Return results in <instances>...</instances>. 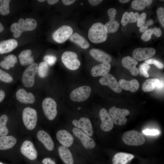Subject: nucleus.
<instances>
[{"instance_id": "f257e3e1", "label": "nucleus", "mask_w": 164, "mask_h": 164, "mask_svg": "<svg viewBox=\"0 0 164 164\" xmlns=\"http://www.w3.org/2000/svg\"><path fill=\"white\" fill-rule=\"evenodd\" d=\"M37 23L36 21L32 18H26L25 20L23 19H19L18 23L12 24L10 30L14 33L13 36L16 38L19 37L25 31L34 30L36 27Z\"/></svg>"}, {"instance_id": "f03ea898", "label": "nucleus", "mask_w": 164, "mask_h": 164, "mask_svg": "<svg viewBox=\"0 0 164 164\" xmlns=\"http://www.w3.org/2000/svg\"><path fill=\"white\" fill-rule=\"evenodd\" d=\"M107 33L104 25L101 22H97L94 24L89 29L88 36L91 42L98 43L107 40Z\"/></svg>"}, {"instance_id": "7ed1b4c3", "label": "nucleus", "mask_w": 164, "mask_h": 164, "mask_svg": "<svg viewBox=\"0 0 164 164\" xmlns=\"http://www.w3.org/2000/svg\"><path fill=\"white\" fill-rule=\"evenodd\" d=\"M122 139L124 143L132 146L142 145L145 141V138L142 133L134 130L125 132L122 136Z\"/></svg>"}, {"instance_id": "20e7f679", "label": "nucleus", "mask_w": 164, "mask_h": 164, "mask_svg": "<svg viewBox=\"0 0 164 164\" xmlns=\"http://www.w3.org/2000/svg\"><path fill=\"white\" fill-rule=\"evenodd\" d=\"M22 120L24 124L29 130H32L36 127L37 121L36 111L32 108L27 107L22 112Z\"/></svg>"}, {"instance_id": "39448f33", "label": "nucleus", "mask_w": 164, "mask_h": 164, "mask_svg": "<svg viewBox=\"0 0 164 164\" xmlns=\"http://www.w3.org/2000/svg\"><path fill=\"white\" fill-rule=\"evenodd\" d=\"M78 56L75 52L71 51L64 52L61 56L63 63L68 69L71 70L77 69L80 65V63L77 59Z\"/></svg>"}, {"instance_id": "423d86ee", "label": "nucleus", "mask_w": 164, "mask_h": 164, "mask_svg": "<svg viewBox=\"0 0 164 164\" xmlns=\"http://www.w3.org/2000/svg\"><path fill=\"white\" fill-rule=\"evenodd\" d=\"M109 112L114 123L120 125L126 124L127 119L125 117L130 114L128 110L116 108L115 106L110 108Z\"/></svg>"}, {"instance_id": "0eeeda50", "label": "nucleus", "mask_w": 164, "mask_h": 164, "mask_svg": "<svg viewBox=\"0 0 164 164\" xmlns=\"http://www.w3.org/2000/svg\"><path fill=\"white\" fill-rule=\"evenodd\" d=\"M38 65L36 63L30 65L24 72L22 77V82L26 87H30L34 84L35 76L38 68Z\"/></svg>"}, {"instance_id": "6e6552de", "label": "nucleus", "mask_w": 164, "mask_h": 164, "mask_svg": "<svg viewBox=\"0 0 164 164\" xmlns=\"http://www.w3.org/2000/svg\"><path fill=\"white\" fill-rule=\"evenodd\" d=\"M42 106L44 114L50 120H53L57 114V104L53 99L47 97L42 103Z\"/></svg>"}, {"instance_id": "1a4fd4ad", "label": "nucleus", "mask_w": 164, "mask_h": 164, "mask_svg": "<svg viewBox=\"0 0 164 164\" xmlns=\"http://www.w3.org/2000/svg\"><path fill=\"white\" fill-rule=\"evenodd\" d=\"M73 33L72 28L67 25L60 27L52 35L53 39L58 43H62L70 38Z\"/></svg>"}, {"instance_id": "9d476101", "label": "nucleus", "mask_w": 164, "mask_h": 164, "mask_svg": "<svg viewBox=\"0 0 164 164\" xmlns=\"http://www.w3.org/2000/svg\"><path fill=\"white\" fill-rule=\"evenodd\" d=\"M91 92V89L89 86H81L74 89L71 92L70 98L74 101H83L88 98Z\"/></svg>"}, {"instance_id": "9b49d317", "label": "nucleus", "mask_w": 164, "mask_h": 164, "mask_svg": "<svg viewBox=\"0 0 164 164\" xmlns=\"http://www.w3.org/2000/svg\"><path fill=\"white\" fill-rule=\"evenodd\" d=\"M72 131L85 148L91 149L95 147L96 144L94 140L84 132L77 128H74Z\"/></svg>"}, {"instance_id": "f8f14e48", "label": "nucleus", "mask_w": 164, "mask_h": 164, "mask_svg": "<svg viewBox=\"0 0 164 164\" xmlns=\"http://www.w3.org/2000/svg\"><path fill=\"white\" fill-rule=\"evenodd\" d=\"M155 53V50L152 48H138L134 50L132 56L135 59L142 61L153 56Z\"/></svg>"}, {"instance_id": "ddd939ff", "label": "nucleus", "mask_w": 164, "mask_h": 164, "mask_svg": "<svg viewBox=\"0 0 164 164\" xmlns=\"http://www.w3.org/2000/svg\"><path fill=\"white\" fill-rule=\"evenodd\" d=\"M99 83L102 85H107L114 92L120 93L122 89L115 78L110 74H107L101 77L99 80Z\"/></svg>"}, {"instance_id": "4468645a", "label": "nucleus", "mask_w": 164, "mask_h": 164, "mask_svg": "<svg viewBox=\"0 0 164 164\" xmlns=\"http://www.w3.org/2000/svg\"><path fill=\"white\" fill-rule=\"evenodd\" d=\"M99 116L101 121V129L104 132H109L113 128L114 122L107 110L103 108L99 111Z\"/></svg>"}, {"instance_id": "2eb2a0df", "label": "nucleus", "mask_w": 164, "mask_h": 164, "mask_svg": "<svg viewBox=\"0 0 164 164\" xmlns=\"http://www.w3.org/2000/svg\"><path fill=\"white\" fill-rule=\"evenodd\" d=\"M108 14L109 18V21L106 23L104 26L107 33H113L118 30L119 24L115 20L117 11L113 8H110L108 11Z\"/></svg>"}, {"instance_id": "dca6fc26", "label": "nucleus", "mask_w": 164, "mask_h": 164, "mask_svg": "<svg viewBox=\"0 0 164 164\" xmlns=\"http://www.w3.org/2000/svg\"><path fill=\"white\" fill-rule=\"evenodd\" d=\"M20 151L22 155L31 160L35 159L37 156V152L33 143L29 140L24 141L20 147Z\"/></svg>"}, {"instance_id": "f3484780", "label": "nucleus", "mask_w": 164, "mask_h": 164, "mask_svg": "<svg viewBox=\"0 0 164 164\" xmlns=\"http://www.w3.org/2000/svg\"><path fill=\"white\" fill-rule=\"evenodd\" d=\"M72 124L77 128H81L84 132L90 136L93 134L92 125L90 120L85 117L81 118L78 120H73Z\"/></svg>"}, {"instance_id": "a211bd4d", "label": "nucleus", "mask_w": 164, "mask_h": 164, "mask_svg": "<svg viewBox=\"0 0 164 164\" xmlns=\"http://www.w3.org/2000/svg\"><path fill=\"white\" fill-rule=\"evenodd\" d=\"M57 139L63 146L69 147L73 144L74 139L71 134L68 131L65 130H60L56 133Z\"/></svg>"}, {"instance_id": "6ab92c4d", "label": "nucleus", "mask_w": 164, "mask_h": 164, "mask_svg": "<svg viewBox=\"0 0 164 164\" xmlns=\"http://www.w3.org/2000/svg\"><path fill=\"white\" fill-rule=\"evenodd\" d=\"M38 139L49 151H52L54 147V142L50 135L43 130L38 131L37 134Z\"/></svg>"}, {"instance_id": "aec40b11", "label": "nucleus", "mask_w": 164, "mask_h": 164, "mask_svg": "<svg viewBox=\"0 0 164 164\" xmlns=\"http://www.w3.org/2000/svg\"><path fill=\"white\" fill-rule=\"evenodd\" d=\"M121 63L123 66L128 69L133 76H136L138 74L139 70L136 67L138 62L133 57L130 56L125 57L122 59Z\"/></svg>"}, {"instance_id": "412c9836", "label": "nucleus", "mask_w": 164, "mask_h": 164, "mask_svg": "<svg viewBox=\"0 0 164 164\" xmlns=\"http://www.w3.org/2000/svg\"><path fill=\"white\" fill-rule=\"evenodd\" d=\"M16 97L18 101L22 103L32 104L35 101V96L32 93H28L25 89L22 88L17 91Z\"/></svg>"}, {"instance_id": "4be33fe9", "label": "nucleus", "mask_w": 164, "mask_h": 164, "mask_svg": "<svg viewBox=\"0 0 164 164\" xmlns=\"http://www.w3.org/2000/svg\"><path fill=\"white\" fill-rule=\"evenodd\" d=\"M111 65L109 63H104L96 65L91 69V75L94 77L98 76H104L109 72Z\"/></svg>"}, {"instance_id": "5701e85b", "label": "nucleus", "mask_w": 164, "mask_h": 164, "mask_svg": "<svg viewBox=\"0 0 164 164\" xmlns=\"http://www.w3.org/2000/svg\"><path fill=\"white\" fill-rule=\"evenodd\" d=\"M91 55L96 60L103 63L110 62L111 56L105 52L97 49H92L89 51Z\"/></svg>"}, {"instance_id": "b1692460", "label": "nucleus", "mask_w": 164, "mask_h": 164, "mask_svg": "<svg viewBox=\"0 0 164 164\" xmlns=\"http://www.w3.org/2000/svg\"><path fill=\"white\" fill-rule=\"evenodd\" d=\"M134 157L133 155L125 152H119L113 156L112 162L113 164H126Z\"/></svg>"}, {"instance_id": "393cba45", "label": "nucleus", "mask_w": 164, "mask_h": 164, "mask_svg": "<svg viewBox=\"0 0 164 164\" xmlns=\"http://www.w3.org/2000/svg\"><path fill=\"white\" fill-rule=\"evenodd\" d=\"M119 84L122 89L132 92L137 91L139 87V83L136 79L128 81L123 79L119 80Z\"/></svg>"}, {"instance_id": "a878e982", "label": "nucleus", "mask_w": 164, "mask_h": 164, "mask_svg": "<svg viewBox=\"0 0 164 164\" xmlns=\"http://www.w3.org/2000/svg\"><path fill=\"white\" fill-rule=\"evenodd\" d=\"M18 45L17 41L13 39L0 42V54L10 52L15 49Z\"/></svg>"}, {"instance_id": "bb28decb", "label": "nucleus", "mask_w": 164, "mask_h": 164, "mask_svg": "<svg viewBox=\"0 0 164 164\" xmlns=\"http://www.w3.org/2000/svg\"><path fill=\"white\" fill-rule=\"evenodd\" d=\"M58 151L60 156L64 163L65 164H73L72 155L67 147L61 145L59 147Z\"/></svg>"}, {"instance_id": "cd10ccee", "label": "nucleus", "mask_w": 164, "mask_h": 164, "mask_svg": "<svg viewBox=\"0 0 164 164\" xmlns=\"http://www.w3.org/2000/svg\"><path fill=\"white\" fill-rule=\"evenodd\" d=\"M16 142V139L11 136H3L0 137V150H5L14 146Z\"/></svg>"}, {"instance_id": "c85d7f7f", "label": "nucleus", "mask_w": 164, "mask_h": 164, "mask_svg": "<svg viewBox=\"0 0 164 164\" xmlns=\"http://www.w3.org/2000/svg\"><path fill=\"white\" fill-rule=\"evenodd\" d=\"M161 85V83L158 79H148L143 84L142 89L145 92H150L154 90L155 87H160Z\"/></svg>"}, {"instance_id": "c756f323", "label": "nucleus", "mask_w": 164, "mask_h": 164, "mask_svg": "<svg viewBox=\"0 0 164 164\" xmlns=\"http://www.w3.org/2000/svg\"><path fill=\"white\" fill-rule=\"evenodd\" d=\"M70 40L83 49H87L90 46V44L85 39L78 33H74L70 37Z\"/></svg>"}, {"instance_id": "7c9ffc66", "label": "nucleus", "mask_w": 164, "mask_h": 164, "mask_svg": "<svg viewBox=\"0 0 164 164\" xmlns=\"http://www.w3.org/2000/svg\"><path fill=\"white\" fill-rule=\"evenodd\" d=\"M31 54L32 51L30 50H25L20 53L19 58L22 65H31L34 63V60L31 56Z\"/></svg>"}, {"instance_id": "2f4dec72", "label": "nucleus", "mask_w": 164, "mask_h": 164, "mask_svg": "<svg viewBox=\"0 0 164 164\" xmlns=\"http://www.w3.org/2000/svg\"><path fill=\"white\" fill-rule=\"evenodd\" d=\"M17 60L16 57L13 54H10L5 57L4 60L1 62L0 65L2 67L7 70L13 67L17 63Z\"/></svg>"}, {"instance_id": "473e14b6", "label": "nucleus", "mask_w": 164, "mask_h": 164, "mask_svg": "<svg viewBox=\"0 0 164 164\" xmlns=\"http://www.w3.org/2000/svg\"><path fill=\"white\" fill-rule=\"evenodd\" d=\"M152 2L151 0H135L133 1L131 4L132 7L137 10H142L145 7L151 4Z\"/></svg>"}, {"instance_id": "72a5a7b5", "label": "nucleus", "mask_w": 164, "mask_h": 164, "mask_svg": "<svg viewBox=\"0 0 164 164\" xmlns=\"http://www.w3.org/2000/svg\"><path fill=\"white\" fill-rule=\"evenodd\" d=\"M8 117L5 114L2 115L0 118V136L6 135L9 132L6 124L8 121Z\"/></svg>"}, {"instance_id": "f704fd0d", "label": "nucleus", "mask_w": 164, "mask_h": 164, "mask_svg": "<svg viewBox=\"0 0 164 164\" xmlns=\"http://www.w3.org/2000/svg\"><path fill=\"white\" fill-rule=\"evenodd\" d=\"M49 67L46 62H42L39 63L38 68L39 76L42 78L46 77L48 75Z\"/></svg>"}, {"instance_id": "c9c22d12", "label": "nucleus", "mask_w": 164, "mask_h": 164, "mask_svg": "<svg viewBox=\"0 0 164 164\" xmlns=\"http://www.w3.org/2000/svg\"><path fill=\"white\" fill-rule=\"evenodd\" d=\"M10 0H4L0 2V14L6 15L10 13L9 3Z\"/></svg>"}, {"instance_id": "e433bc0d", "label": "nucleus", "mask_w": 164, "mask_h": 164, "mask_svg": "<svg viewBox=\"0 0 164 164\" xmlns=\"http://www.w3.org/2000/svg\"><path fill=\"white\" fill-rule=\"evenodd\" d=\"M0 79L5 83H10L13 80L12 77L8 73L0 69Z\"/></svg>"}, {"instance_id": "4c0bfd02", "label": "nucleus", "mask_w": 164, "mask_h": 164, "mask_svg": "<svg viewBox=\"0 0 164 164\" xmlns=\"http://www.w3.org/2000/svg\"><path fill=\"white\" fill-rule=\"evenodd\" d=\"M150 68V65L145 63L141 64L139 68L140 73L145 77H149V75L148 71Z\"/></svg>"}, {"instance_id": "58836bf2", "label": "nucleus", "mask_w": 164, "mask_h": 164, "mask_svg": "<svg viewBox=\"0 0 164 164\" xmlns=\"http://www.w3.org/2000/svg\"><path fill=\"white\" fill-rule=\"evenodd\" d=\"M152 34H153V29H149L145 31L143 33L141 36V39L144 41H148L150 39Z\"/></svg>"}, {"instance_id": "ea45409f", "label": "nucleus", "mask_w": 164, "mask_h": 164, "mask_svg": "<svg viewBox=\"0 0 164 164\" xmlns=\"http://www.w3.org/2000/svg\"><path fill=\"white\" fill-rule=\"evenodd\" d=\"M157 14L159 19L162 25L164 27V9L162 7L159 8L157 10Z\"/></svg>"}, {"instance_id": "a19ab883", "label": "nucleus", "mask_w": 164, "mask_h": 164, "mask_svg": "<svg viewBox=\"0 0 164 164\" xmlns=\"http://www.w3.org/2000/svg\"><path fill=\"white\" fill-rule=\"evenodd\" d=\"M45 62L50 65L52 66L54 64L56 60V57L52 55H46L44 57Z\"/></svg>"}, {"instance_id": "79ce46f5", "label": "nucleus", "mask_w": 164, "mask_h": 164, "mask_svg": "<svg viewBox=\"0 0 164 164\" xmlns=\"http://www.w3.org/2000/svg\"><path fill=\"white\" fill-rule=\"evenodd\" d=\"M145 63L149 65L154 64L159 69H162L164 67V65L162 63L159 61L154 59L147 60L145 61Z\"/></svg>"}, {"instance_id": "37998d69", "label": "nucleus", "mask_w": 164, "mask_h": 164, "mask_svg": "<svg viewBox=\"0 0 164 164\" xmlns=\"http://www.w3.org/2000/svg\"><path fill=\"white\" fill-rule=\"evenodd\" d=\"M129 13L127 12H125L123 15L121 19V24L123 26H125L129 23Z\"/></svg>"}, {"instance_id": "c03bdc74", "label": "nucleus", "mask_w": 164, "mask_h": 164, "mask_svg": "<svg viewBox=\"0 0 164 164\" xmlns=\"http://www.w3.org/2000/svg\"><path fill=\"white\" fill-rule=\"evenodd\" d=\"M146 16V14L145 13H143L139 15L137 22V26L138 27H140L145 24Z\"/></svg>"}, {"instance_id": "a18cd8bd", "label": "nucleus", "mask_w": 164, "mask_h": 164, "mask_svg": "<svg viewBox=\"0 0 164 164\" xmlns=\"http://www.w3.org/2000/svg\"><path fill=\"white\" fill-rule=\"evenodd\" d=\"M142 133L146 135H158L159 133V132L156 129H147L142 131Z\"/></svg>"}, {"instance_id": "49530a36", "label": "nucleus", "mask_w": 164, "mask_h": 164, "mask_svg": "<svg viewBox=\"0 0 164 164\" xmlns=\"http://www.w3.org/2000/svg\"><path fill=\"white\" fill-rule=\"evenodd\" d=\"M42 162L43 164H56L55 161L49 158L44 159L42 160Z\"/></svg>"}, {"instance_id": "de8ad7c7", "label": "nucleus", "mask_w": 164, "mask_h": 164, "mask_svg": "<svg viewBox=\"0 0 164 164\" xmlns=\"http://www.w3.org/2000/svg\"><path fill=\"white\" fill-rule=\"evenodd\" d=\"M153 34L158 37H160L162 34V31L160 28L153 29Z\"/></svg>"}, {"instance_id": "09e8293b", "label": "nucleus", "mask_w": 164, "mask_h": 164, "mask_svg": "<svg viewBox=\"0 0 164 164\" xmlns=\"http://www.w3.org/2000/svg\"><path fill=\"white\" fill-rule=\"evenodd\" d=\"M102 0H89L88 2L89 4L92 6H96L101 3Z\"/></svg>"}, {"instance_id": "8fccbe9b", "label": "nucleus", "mask_w": 164, "mask_h": 164, "mask_svg": "<svg viewBox=\"0 0 164 164\" xmlns=\"http://www.w3.org/2000/svg\"><path fill=\"white\" fill-rule=\"evenodd\" d=\"M75 1L74 0H63L62 2L64 5H68L73 4Z\"/></svg>"}, {"instance_id": "3c124183", "label": "nucleus", "mask_w": 164, "mask_h": 164, "mask_svg": "<svg viewBox=\"0 0 164 164\" xmlns=\"http://www.w3.org/2000/svg\"><path fill=\"white\" fill-rule=\"evenodd\" d=\"M139 16V14L138 12L134 14L132 20V23L135 22L137 21Z\"/></svg>"}, {"instance_id": "603ef678", "label": "nucleus", "mask_w": 164, "mask_h": 164, "mask_svg": "<svg viewBox=\"0 0 164 164\" xmlns=\"http://www.w3.org/2000/svg\"><path fill=\"white\" fill-rule=\"evenodd\" d=\"M148 28V26L147 24H144L140 27L139 31L141 32H143L146 30Z\"/></svg>"}, {"instance_id": "864d4df0", "label": "nucleus", "mask_w": 164, "mask_h": 164, "mask_svg": "<svg viewBox=\"0 0 164 164\" xmlns=\"http://www.w3.org/2000/svg\"><path fill=\"white\" fill-rule=\"evenodd\" d=\"M5 95L4 92L2 89L0 90V103L4 100Z\"/></svg>"}, {"instance_id": "5fc2aeb1", "label": "nucleus", "mask_w": 164, "mask_h": 164, "mask_svg": "<svg viewBox=\"0 0 164 164\" xmlns=\"http://www.w3.org/2000/svg\"><path fill=\"white\" fill-rule=\"evenodd\" d=\"M59 1L57 0H47V2L50 5H53L57 3Z\"/></svg>"}, {"instance_id": "6e6d98bb", "label": "nucleus", "mask_w": 164, "mask_h": 164, "mask_svg": "<svg viewBox=\"0 0 164 164\" xmlns=\"http://www.w3.org/2000/svg\"><path fill=\"white\" fill-rule=\"evenodd\" d=\"M134 13L133 12H131L129 13V16L130 19L129 23H132V20Z\"/></svg>"}, {"instance_id": "4d7b16f0", "label": "nucleus", "mask_w": 164, "mask_h": 164, "mask_svg": "<svg viewBox=\"0 0 164 164\" xmlns=\"http://www.w3.org/2000/svg\"><path fill=\"white\" fill-rule=\"evenodd\" d=\"M153 22L152 20H149L147 22V25L148 26V25L150 26V25H152L153 24Z\"/></svg>"}, {"instance_id": "13d9d810", "label": "nucleus", "mask_w": 164, "mask_h": 164, "mask_svg": "<svg viewBox=\"0 0 164 164\" xmlns=\"http://www.w3.org/2000/svg\"><path fill=\"white\" fill-rule=\"evenodd\" d=\"M4 29V27L2 24L0 22V33L2 32Z\"/></svg>"}, {"instance_id": "bf43d9fd", "label": "nucleus", "mask_w": 164, "mask_h": 164, "mask_svg": "<svg viewBox=\"0 0 164 164\" xmlns=\"http://www.w3.org/2000/svg\"><path fill=\"white\" fill-rule=\"evenodd\" d=\"M129 1L130 0H119V1L120 2L123 3H127L129 2Z\"/></svg>"}, {"instance_id": "052dcab7", "label": "nucleus", "mask_w": 164, "mask_h": 164, "mask_svg": "<svg viewBox=\"0 0 164 164\" xmlns=\"http://www.w3.org/2000/svg\"><path fill=\"white\" fill-rule=\"evenodd\" d=\"M124 29L123 30V31H125V30L126 29V27H125V26H124L123 27H122V29Z\"/></svg>"}, {"instance_id": "680f3d73", "label": "nucleus", "mask_w": 164, "mask_h": 164, "mask_svg": "<svg viewBox=\"0 0 164 164\" xmlns=\"http://www.w3.org/2000/svg\"><path fill=\"white\" fill-rule=\"evenodd\" d=\"M38 1L39 2H44V1H45V0H38Z\"/></svg>"}, {"instance_id": "e2e57ef3", "label": "nucleus", "mask_w": 164, "mask_h": 164, "mask_svg": "<svg viewBox=\"0 0 164 164\" xmlns=\"http://www.w3.org/2000/svg\"><path fill=\"white\" fill-rule=\"evenodd\" d=\"M81 108L80 107H79L78 108V110H80V109Z\"/></svg>"}, {"instance_id": "0e129e2a", "label": "nucleus", "mask_w": 164, "mask_h": 164, "mask_svg": "<svg viewBox=\"0 0 164 164\" xmlns=\"http://www.w3.org/2000/svg\"><path fill=\"white\" fill-rule=\"evenodd\" d=\"M0 164H4L3 163H2L0 162Z\"/></svg>"}, {"instance_id": "69168bd1", "label": "nucleus", "mask_w": 164, "mask_h": 164, "mask_svg": "<svg viewBox=\"0 0 164 164\" xmlns=\"http://www.w3.org/2000/svg\"><path fill=\"white\" fill-rule=\"evenodd\" d=\"M2 0H0V2H2Z\"/></svg>"}]
</instances>
